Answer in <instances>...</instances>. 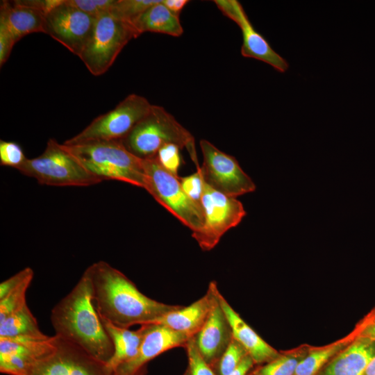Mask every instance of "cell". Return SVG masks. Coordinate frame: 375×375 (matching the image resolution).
Listing matches in <instances>:
<instances>
[{
  "mask_svg": "<svg viewBox=\"0 0 375 375\" xmlns=\"http://www.w3.org/2000/svg\"><path fill=\"white\" fill-rule=\"evenodd\" d=\"M33 275L26 278L18 287L0 300V322L26 304V293Z\"/></svg>",
  "mask_w": 375,
  "mask_h": 375,
  "instance_id": "4316f807",
  "label": "cell"
},
{
  "mask_svg": "<svg viewBox=\"0 0 375 375\" xmlns=\"http://www.w3.org/2000/svg\"><path fill=\"white\" fill-rule=\"evenodd\" d=\"M62 144L101 181L115 180L145 188L144 160L129 151L121 140Z\"/></svg>",
  "mask_w": 375,
  "mask_h": 375,
  "instance_id": "3957f363",
  "label": "cell"
},
{
  "mask_svg": "<svg viewBox=\"0 0 375 375\" xmlns=\"http://www.w3.org/2000/svg\"><path fill=\"white\" fill-rule=\"evenodd\" d=\"M17 3L33 8L47 15L62 0H15Z\"/></svg>",
  "mask_w": 375,
  "mask_h": 375,
  "instance_id": "d590c367",
  "label": "cell"
},
{
  "mask_svg": "<svg viewBox=\"0 0 375 375\" xmlns=\"http://www.w3.org/2000/svg\"><path fill=\"white\" fill-rule=\"evenodd\" d=\"M158 1L159 0H116L110 12L133 24L147 8Z\"/></svg>",
  "mask_w": 375,
  "mask_h": 375,
  "instance_id": "d4e9b609",
  "label": "cell"
},
{
  "mask_svg": "<svg viewBox=\"0 0 375 375\" xmlns=\"http://www.w3.org/2000/svg\"><path fill=\"white\" fill-rule=\"evenodd\" d=\"M214 3L224 15L240 27L242 35V56L264 62L281 73L288 70V62L276 52L264 36L255 29L238 1L215 0Z\"/></svg>",
  "mask_w": 375,
  "mask_h": 375,
  "instance_id": "4fadbf2b",
  "label": "cell"
},
{
  "mask_svg": "<svg viewBox=\"0 0 375 375\" xmlns=\"http://www.w3.org/2000/svg\"><path fill=\"white\" fill-rule=\"evenodd\" d=\"M46 335L40 331L37 319L27 303L0 322V338Z\"/></svg>",
  "mask_w": 375,
  "mask_h": 375,
  "instance_id": "603a6c76",
  "label": "cell"
},
{
  "mask_svg": "<svg viewBox=\"0 0 375 375\" xmlns=\"http://www.w3.org/2000/svg\"><path fill=\"white\" fill-rule=\"evenodd\" d=\"M199 145L203 157L200 169L206 184L226 196L236 198L256 190L255 183L235 157L206 140H201Z\"/></svg>",
  "mask_w": 375,
  "mask_h": 375,
  "instance_id": "30bf717a",
  "label": "cell"
},
{
  "mask_svg": "<svg viewBox=\"0 0 375 375\" xmlns=\"http://www.w3.org/2000/svg\"><path fill=\"white\" fill-rule=\"evenodd\" d=\"M147 367L144 365L140 368L134 375H147Z\"/></svg>",
  "mask_w": 375,
  "mask_h": 375,
  "instance_id": "60d3db41",
  "label": "cell"
},
{
  "mask_svg": "<svg viewBox=\"0 0 375 375\" xmlns=\"http://www.w3.org/2000/svg\"><path fill=\"white\" fill-rule=\"evenodd\" d=\"M45 15L15 1H1L0 24L6 27L15 43L28 34L44 33Z\"/></svg>",
  "mask_w": 375,
  "mask_h": 375,
  "instance_id": "d6986e66",
  "label": "cell"
},
{
  "mask_svg": "<svg viewBox=\"0 0 375 375\" xmlns=\"http://www.w3.org/2000/svg\"><path fill=\"white\" fill-rule=\"evenodd\" d=\"M374 342L367 338L357 340L339 353L322 375H365L368 363L375 356Z\"/></svg>",
  "mask_w": 375,
  "mask_h": 375,
  "instance_id": "ffe728a7",
  "label": "cell"
},
{
  "mask_svg": "<svg viewBox=\"0 0 375 375\" xmlns=\"http://www.w3.org/2000/svg\"><path fill=\"white\" fill-rule=\"evenodd\" d=\"M15 42L6 27L0 24V66L8 59Z\"/></svg>",
  "mask_w": 375,
  "mask_h": 375,
  "instance_id": "e575fe53",
  "label": "cell"
},
{
  "mask_svg": "<svg viewBox=\"0 0 375 375\" xmlns=\"http://www.w3.org/2000/svg\"><path fill=\"white\" fill-rule=\"evenodd\" d=\"M201 205L203 225L199 231L192 233V236L203 251H208L229 229L241 222L247 212L236 197L226 196L205 183Z\"/></svg>",
  "mask_w": 375,
  "mask_h": 375,
  "instance_id": "9c48e42d",
  "label": "cell"
},
{
  "mask_svg": "<svg viewBox=\"0 0 375 375\" xmlns=\"http://www.w3.org/2000/svg\"><path fill=\"white\" fill-rule=\"evenodd\" d=\"M300 360L294 356H278L250 375H294Z\"/></svg>",
  "mask_w": 375,
  "mask_h": 375,
  "instance_id": "83f0119b",
  "label": "cell"
},
{
  "mask_svg": "<svg viewBox=\"0 0 375 375\" xmlns=\"http://www.w3.org/2000/svg\"><path fill=\"white\" fill-rule=\"evenodd\" d=\"M54 349L26 375H115V372L78 345L56 335Z\"/></svg>",
  "mask_w": 375,
  "mask_h": 375,
  "instance_id": "8fae6325",
  "label": "cell"
},
{
  "mask_svg": "<svg viewBox=\"0 0 375 375\" xmlns=\"http://www.w3.org/2000/svg\"><path fill=\"white\" fill-rule=\"evenodd\" d=\"M92 300L101 318L122 328L149 324L181 305L166 304L148 297L125 274L103 260L87 269Z\"/></svg>",
  "mask_w": 375,
  "mask_h": 375,
  "instance_id": "6da1fadb",
  "label": "cell"
},
{
  "mask_svg": "<svg viewBox=\"0 0 375 375\" xmlns=\"http://www.w3.org/2000/svg\"><path fill=\"white\" fill-rule=\"evenodd\" d=\"M181 187L187 195L194 201L201 205L204 190V181L200 167L189 176L179 178Z\"/></svg>",
  "mask_w": 375,
  "mask_h": 375,
  "instance_id": "d6a6232c",
  "label": "cell"
},
{
  "mask_svg": "<svg viewBox=\"0 0 375 375\" xmlns=\"http://www.w3.org/2000/svg\"><path fill=\"white\" fill-rule=\"evenodd\" d=\"M248 355L244 348L233 338L219 360L215 372L217 375H229Z\"/></svg>",
  "mask_w": 375,
  "mask_h": 375,
  "instance_id": "484cf974",
  "label": "cell"
},
{
  "mask_svg": "<svg viewBox=\"0 0 375 375\" xmlns=\"http://www.w3.org/2000/svg\"><path fill=\"white\" fill-rule=\"evenodd\" d=\"M342 347L343 343H338L312 351L299 362L294 375H315Z\"/></svg>",
  "mask_w": 375,
  "mask_h": 375,
  "instance_id": "cb8c5ba5",
  "label": "cell"
},
{
  "mask_svg": "<svg viewBox=\"0 0 375 375\" xmlns=\"http://www.w3.org/2000/svg\"><path fill=\"white\" fill-rule=\"evenodd\" d=\"M151 106L145 97L131 94L112 110L96 117L83 130L63 144L74 145L94 141L122 140L146 116Z\"/></svg>",
  "mask_w": 375,
  "mask_h": 375,
  "instance_id": "ba28073f",
  "label": "cell"
},
{
  "mask_svg": "<svg viewBox=\"0 0 375 375\" xmlns=\"http://www.w3.org/2000/svg\"><path fill=\"white\" fill-rule=\"evenodd\" d=\"M232 338L231 326L219 303L217 296V300L206 323L194 335L196 344L201 355L213 369Z\"/></svg>",
  "mask_w": 375,
  "mask_h": 375,
  "instance_id": "e0dca14e",
  "label": "cell"
},
{
  "mask_svg": "<svg viewBox=\"0 0 375 375\" xmlns=\"http://www.w3.org/2000/svg\"><path fill=\"white\" fill-rule=\"evenodd\" d=\"M68 3L94 17L110 12L116 0H67Z\"/></svg>",
  "mask_w": 375,
  "mask_h": 375,
  "instance_id": "1f68e13d",
  "label": "cell"
},
{
  "mask_svg": "<svg viewBox=\"0 0 375 375\" xmlns=\"http://www.w3.org/2000/svg\"><path fill=\"white\" fill-rule=\"evenodd\" d=\"M219 292L217 283H209L206 293L188 306L170 311L151 324H160L190 338L197 335L206 323L210 311L217 300Z\"/></svg>",
  "mask_w": 375,
  "mask_h": 375,
  "instance_id": "2e32d148",
  "label": "cell"
},
{
  "mask_svg": "<svg viewBox=\"0 0 375 375\" xmlns=\"http://www.w3.org/2000/svg\"><path fill=\"white\" fill-rule=\"evenodd\" d=\"M188 0H163L162 3L174 14L180 15V13L188 3Z\"/></svg>",
  "mask_w": 375,
  "mask_h": 375,
  "instance_id": "8d00e7d4",
  "label": "cell"
},
{
  "mask_svg": "<svg viewBox=\"0 0 375 375\" xmlns=\"http://www.w3.org/2000/svg\"><path fill=\"white\" fill-rule=\"evenodd\" d=\"M138 33L153 32L179 37L183 33L179 15L159 1L147 8L133 24Z\"/></svg>",
  "mask_w": 375,
  "mask_h": 375,
  "instance_id": "7402d4cb",
  "label": "cell"
},
{
  "mask_svg": "<svg viewBox=\"0 0 375 375\" xmlns=\"http://www.w3.org/2000/svg\"><path fill=\"white\" fill-rule=\"evenodd\" d=\"M143 160L144 190L192 233L199 231L204 222L201 206L184 192L179 177L166 170L156 156Z\"/></svg>",
  "mask_w": 375,
  "mask_h": 375,
  "instance_id": "8992f818",
  "label": "cell"
},
{
  "mask_svg": "<svg viewBox=\"0 0 375 375\" xmlns=\"http://www.w3.org/2000/svg\"><path fill=\"white\" fill-rule=\"evenodd\" d=\"M121 141L141 159L155 157L163 145L174 144L187 149L197 169L200 167L193 135L162 106L152 104L146 116Z\"/></svg>",
  "mask_w": 375,
  "mask_h": 375,
  "instance_id": "277c9868",
  "label": "cell"
},
{
  "mask_svg": "<svg viewBox=\"0 0 375 375\" xmlns=\"http://www.w3.org/2000/svg\"><path fill=\"white\" fill-rule=\"evenodd\" d=\"M253 364L252 358L247 355L238 367L229 375H247Z\"/></svg>",
  "mask_w": 375,
  "mask_h": 375,
  "instance_id": "74e56055",
  "label": "cell"
},
{
  "mask_svg": "<svg viewBox=\"0 0 375 375\" xmlns=\"http://www.w3.org/2000/svg\"><path fill=\"white\" fill-rule=\"evenodd\" d=\"M181 149L174 144H166L158 151L156 158L159 163L168 172L178 176V172L181 165Z\"/></svg>",
  "mask_w": 375,
  "mask_h": 375,
  "instance_id": "4dcf8cb0",
  "label": "cell"
},
{
  "mask_svg": "<svg viewBox=\"0 0 375 375\" xmlns=\"http://www.w3.org/2000/svg\"><path fill=\"white\" fill-rule=\"evenodd\" d=\"M56 336L0 338V372L26 375L31 367L55 347Z\"/></svg>",
  "mask_w": 375,
  "mask_h": 375,
  "instance_id": "5bb4252c",
  "label": "cell"
},
{
  "mask_svg": "<svg viewBox=\"0 0 375 375\" xmlns=\"http://www.w3.org/2000/svg\"><path fill=\"white\" fill-rule=\"evenodd\" d=\"M188 360L190 375H217L214 369L201 355L194 336L189 339L185 347Z\"/></svg>",
  "mask_w": 375,
  "mask_h": 375,
  "instance_id": "f1b7e54d",
  "label": "cell"
},
{
  "mask_svg": "<svg viewBox=\"0 0 375 375\" xmlns=\"http://www.w3.org/2000/svg\"><path fill=\"white\" fill-rule=\"evenodd\" d=\"M143 340L136 356L121 365L115 375H134L147 363L162 353L177 347L185 348L189 336L156 324H145Z\"/></svg>",
  "mask_w": 375,
  "mask_h": 375,
  "instance_id": "9a60e30c",
  "label": "cell"
},
{
  "mask_svg": "<svg viewBox=\"0 0 375 375\" xmlns=\"http://www.w3.org/2000/svg\"><path fill=\"white\" fill-rule=\"evenodd\" d=\"M139 35L133 24L110 12L103 13L96 18L79 58L92 75L101 76L112 65L128 42Z\"/></svg>",
  "mask_w": 375,
  "mask_h": 375,
  "instance_id": "52a82bcc",
  "label": "cell"
},
{
  "mask_svg": "<svg viewBox=\"0 0 375 375\" xmlns=\"http://www.w3.org/2000/svg\"><path fill=\"white\" fill-rule=\"evenodd\" d=\"M183 375H190V372H189L188 369H187V370L185 372V373L183 374Z\"/></svg>",
  "mask_w": 375,
  "mask_h": 375,
  "instance_id": "b9f144b4",
  "label": "cell"
},
{
  "mask_svg": "<svg viewBox=\"0 0 375 375\" xmlns=\"http://www.w3.org/2000/svg\"><path fill=\"white\" fill-rule=\"evenodd\" d=\"M96 18L72 6L67 0L46 15L44 33L79 57L92 32Z\"/></svg>",
  "mask_w": 375,
  "mask_h": 375,
  "instance_id": "7c38bea8",
  "label": "cell"
},
{
  "mask_svg": "<svg viewBox=\"0 0 375 375\" xmlns=\"http://www.w3.org/2000/svg\"><path fill=\"white\" fill-rule=\"evenodd\" d=\"M21 146L11 141L0 140V164L17 169L26 160Z\"/></svg>",
  "mask_w": 375,
  "mask_h": 375,
  "instance_id": "f546056e",
  "label": "cell"
},
{
  "mask_svg": "<svg viewBox=\"0 0 375 375\" xmlns=\"http://www.w3.org/2000/svg\"><path fill=\"white\" fill-rule=\"evenodd\" d=\"M17 170L41 185L49 186L87 187L101 182L54 138L47 141L42 154L27 158Z\"/></svg>",
  "mask_w": 375,
  "mask_h": 375,
  "instance_id": "5b68a950",
  "label": "cell"
},
{
  "mask_svg": "<svg viewBox=\"0 0 375 375\" xmlns=\"http://www.w3.org/2000/svg\"><path fill=\"white\" fill-rule=\"evenodd\" d=\"M364 333L367 336V338L375 341V321L366 327Z\"/></svg>",
  "mask_w": 375,
  "mask_h": 375,
  "instance_id": "f35d334b",
  "label": "cell"
},
{
  "mask_svg": "<svg viewBox=\"0 0 375 375\" xmlns=\"http://www.w3.org/2000/svg\"><path fill=\"white\" fill-rule=\"evenodd\" d=\"M34 275L32 268L27 267L0 283V300L18 287L26 278Z\"/></svg>",
  "mask_w": 375,
  "mask_h": 375,
  "instance_id": "836d02e7",
  "label": "cell"
},
{
  "mask_svg": "<svg viewBox=\"0 0 375 375\" xmlns=\"http://www.w3.org/2000/svg\"><path fill=\"white\" fill-rule=\"evenodd\" d=\"M101 319L103 325L110 336L114 347V353L107 362L108 366L115 372L121 365L133 359L138 352L144 338L145 324L135 331L117 326Z\"/></svg>",
  "mask_w": 375,
  "mask_h": 375,
  "instance_id": "44dd1931",
  "label": "cell"
},
{
  "mask_svg": "<svg viewBox=\"0 0 375 375\" xmlns=\"http://www.w3.org/2000/svg\"><path fill=\"white\" fill-rule=\"evenodd\" d=\"M51 322L56 335L78 345L95 358L107 363L113 356L112 342L93 303L87 269L53 308Z\"/></svg>",
  "mask_w": 375,
  "mask_h": 375,
  "instance_id": "7a4b0ae2",
  "label": "cell"
},
{
  "mask_svg": "<svg viewBox=\"0 0 375 375\" xmlns=\"http://www.w3.org/2000/svg\"><path fill=\"white\" fill-rule=\"evenodd\" d=\"M365 375H375V356L368 363L365 371Z\"/></svg>",
  "mask_w": 375,
  "mask_h": 375,
  "instance_id": "ab89813d",
  "label": "cell"
},
{
  "mask_svg": "<svg viewBox=\"0 0 375 375\" xmlns=\"http://www.w3.org/2000/svg\"><path fill=\"white\" fill-rule=\"evenodd\" d=\"M219 303L229 322L233 338L247 351L256 364L268 362L278 356L277 351L249 326L218 292Z\"/></svg>",
  "mask_w": 375,
  "mask_h": 375,
  "instance_id": "ac0fdd59",
  "label": "cell"
}]
</instances>
